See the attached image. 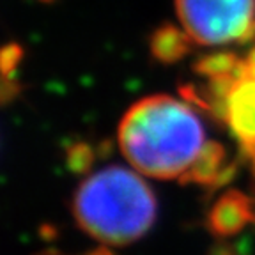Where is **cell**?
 Returning <instances> with one entry per match:
<instances>
[{
    "instance_id": "obj_14",
    "label": "cell",
    "mask_w": 255,
    "mask_h": 255,
    "mask_svg": "<svg viewBox=\"0 0 255 255\" xmlns=\"http://www.w3.org/2000/svg\"><path fill=\"white\" fill-rule=\"evenodd\" d=\"M254 222H255V220H254Z\"/></svg>"
},
{
    "instance_id": "obj_10",
    "label": "cell",
    "mask_w": 255,
    "mask_h": 255,
    "mask_svg": "<svg viewBox=\"0 0 255 255\" xmlns=\"http://www.w3.org/2000/svg\"><path fill=\"white\" fill-rule=\"evenodd\" d=\"M252 43H255V18L248 23V27L241 34V37L236 41V44H239V46H245V44H252Z\"/></svg>"
},
{
    "instance_id": "obj_1",
    "label": "cell",
    "mask_w": 255,
    "mask_h": 255,
    "mask_svg": "<svg viewBox=\"0 0 255 255\" xmlns=\"http://www.w3.org/2000/svg\"><path fill=\"white\" fill-rule=\"evenodd\" d=\"M117 138L135 170L154 179H174L193 163L206 143V131L190 105L156 94L128 108Z\"/></svg>"
},
{
    "instance_id": "obj_5",
    "label": "cell",
    "mask_w": 255,
    "mask_h": 255,
    "mask_svg": "<svg viewBox=\"0 0 255 255\" xmlns=\"http://www.w3.org/2000/svg\"><path fill=\"white\" fill-rule=\"evenodd\" d=\"M229 126L239 142L255 140V78L236 84L229 98Z\"/></svg>"
},
{
    "instance_id": "obj_11",
    "label": "cell",
    "mask_w": 255,
    "mask_h": 255,
    "mask_svg": "<svg viewBox=\"0 0 255 255\" xmlns=\"http://www.w3.org/2000/svg\"><path fill=\"white\" fill-rule=\"evenodd\" d=\"M243 60L245 66H247V78H255V43Z\"/></svg>"
},
{
    "instance_id": "obj_6",
    "label": "cell",
    "mask_w": 255,
    "mask_h": 255,
    "mask_svg": "<svg viewBox=\"0 0 255 255\" xmlns=\"http://www.w3.org/2000/svg\"><path fill=\"white\" fill-rule=\"evenodd\" d=\"M195 41L184 28L174 23H161L149 37L151 55L161 64H175L193 50Z\"/></svg>"
},
{
    "instance_id": "obj_7",
    "label": "cell",
    "mask_w": 255,
    "mask_h": 255,
    "mask_svg": "<svg viewBox=\"0 0 255 255\" xmlns=\"http://www.w3.org/2000/svg\"><path fill=\"white\" fill-rule=\"evenodd\" d=\"M225 158H227V151L222 143L211 140L206 142L193 159V163L186 168L183 175L179 177L181 184H199V186L209 188L218 177L220 170L225 165Z\"/></svg>"
},
{
    "instance_id": "obj_3",
    "label": "cell",
    "mask_w": 255,
    "mask_h": 255,
    "mask_svg": "<svg viewBox=\"0 0 255 255\" xmlns=\"http://www.w3.org/2000/svg\"><path fill=\"white\" fill-rule=\"evenodd\" d=\"M184 30L202 46L236 43L255 18V0H175Z\"/></svg>"
},
{
    "instance_id": "obj_12",
    "label": "cell",
    "mask_w": 255,
    "mask_h": 255,
    "mask_svg": "<svg viewBox=\"0 0 255 255\" xmlns=\"http://www.w3.org/2000/svg\"><path fill=\"white\" fill-rule=\"evenodd\" d=\"M89 255H114L110 250H107V248H100V250H94L92 254H89Z\"/></svg>"
},
{
    "instance_id": "obj_8",
    "label": "cell",
    "mask_w": 255,
    "mask_h": 255,
    "mask_svg": "<svg viewBox=\"0 0 255 255\" xmlns=\"http://www.w3.org/2000/svg\"><path fill=\"white\" fill-rule=\"evenodd\" d=\"M241 62L238 53L234 52H213L202 55L191 64L193 73L204 78H216V76L234 75L238 64Z\"/></svg>"
},
{
    "instance_id": "obj_4",
    "label": "cell",
    "mask_w": 255,
    "mask_h": 255,
    "mask_svg": "<svg viewBox=\"0 0 255 255\" xmlns=\"http://www.w3.org/2000/svg\"><path fill=\"white\" fill-rule=\"evenodd\" d=\"M252 220L255 211L250 197L239 190H227L213 204L206 223L215 238L227 239L243 231Z\"/></svg>"
},
{
    "instance_id": "obj_2",
    "label": "cell",
    "mask_w": 255,
    "mask_h": 255,
    "mask_svg": "<svg viewBox=\"0 0 255 255\" xmlns=\"http://www.w3.org/2000/svg\"><path fill=\"white\" fill-rule=\"evenodd\" d=\"M154 191L136 172L107 167L91 174L73 199L78 225L105 245L126 247L147 234L156 222Z\"/></svg>"
},
{
    "instance_id": "obj_9",
    "label": "cell",
    "mask_w": 255,
    "mask_h": 255,
    "mask_svg": "<svg viewBox=\"0 0 255 255\" xmlns=\"http://www.w3.org/2000/svg\"><path fill=\"white\" fill-rule=\"evenodd\" d=\"M238 170H239V161H229V163L223 165V168L220 170V174H218V177H216V181L211 184V186L207 188V193L211 195V193L218 191L220 188L231 184L232 181H234L236 175H238Z\"/></svg>"
},
{
    "instance_id": "obj_13",
    "label": "cell",
    "mask_w": 255,
    "mask_h": 255,
    "mask_svg": "<svg viewBox=\"0 0 255 255\" xmlns=\"http://www.w3.org/2000/svg\"><path fill=\"white\" fill-rule=\"evenodd\" d=\"M252 174H254V177H255V156L252 158Z\"/></svg>"
}]
</instances>
